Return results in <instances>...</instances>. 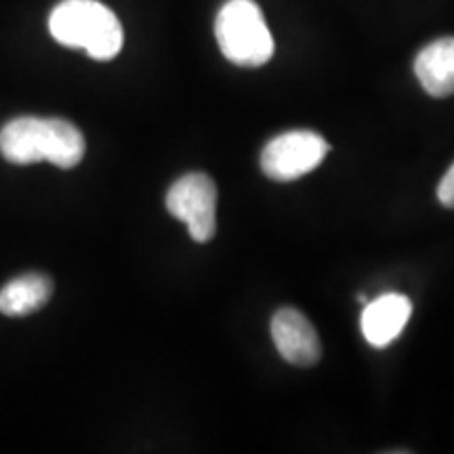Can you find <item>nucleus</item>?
<instances>
[{
	"instance_id": "nucleus-1",
	"label": "nucleus",
	"mask_w": 454,
	"mask_h": 454,
	"mask_svg": "<svg viewBox=\"0 0 454 454\" xmlns=\"http://www.w3.org/2000/svg\"><path fill=\"white\" fill-rule=\"evenodd\" d=\"M87 152L84 135L64 118L21 116L0 130V154L11 164L51 162L59 168H74Z\"/></svg>"
},
{
	"instance_id": "nucleus-2",
	"label": "nucleus",
	"mask_w": 454,
	"mask_h": 454,
	"mask_svg": "<svg viewBox=\"0 0 454 454\" xmlns=\"http://www.w3.org/2000/svg\"><path fill=\"white\" fill-rule=\"evenodd\" d=\"M49 32L59 44L87 51L98 61L114 59L124 44L121 21L98 0L59 3L49 15Z\"/></svg>"
},
{
	"instance_id": "nucleus-3",
	"label": "nucleus",
	"mask_w": 454,
	"mask_h": 454,
	"mask_svg": "<svg viewBox=\"0 0 454 454\" xmlns=\"http://www.w3.org/2000/svg\"><path fill=\"white\" fill-rule=\"evenodd\" d=\"M215 36L221 53L240 67L265 66L276 51L265 17L253 0H227L215 20Z\"/></svg>"
},
{
	"instance_id": "nucleus-4",
	"label": "nucleus",
	"mask_w": 454,
	"mask_h": 454,
	"mask_svg": "<svg viewBox=\"0 0 454 454\" xmlns=\"http://www.w3.org/2000/svg\"><path fill=\"white\" fill-rule=\"evenodd\" d=\"M328 144L314 130H288L278 135L261 152V170L271 181H294L325 162Z\"/></svg>"
},
{
	"instance_id": "nucleus-5",
	"label": "nucleus",
	"mask_w": 454,
	"mask_h": 454,
	"mask_svg": "<svg viewBox=\"0 0 454 454\" xmlns=\"http://www.w3.org/2000/svg\"><path fill=\"white\" fill-rule=\"evenodd\" d=\"M167 208L184 221L196 242H208L217 231V185L204 173H190L175 181L167 194Z\"/></svg>"
},
{
	"instance_id": "nucleus-6",
	"label": "nucleus",
	"mask_w": 454,
	"mask_h": 454,
	"mask_svg": "<svg viewBox=\"0 0 454 454\" xmlns=\"http://www.w3.org/2000/svg\"><path fill=\"white\" fill-rule=\"evenodd\" d=\"M271 339L284 360L308 368L320 362L322 345L311 322L294 308L278 309L271 317Z\"/></svg>"
},
{
	"instance_id": "nucleus-7",
	"label": "nucleus",
	"mask_w": 454,
	"mask_h": 454,
	"mask_svg": "<svg viewBox=\"0 0 454 454\" xmlns=\"http://www.w3.org/2000/svg\"><path fill=\"white\" fill-rule=\"evenodd\" d=\"M412 316V301L406 294L385 293L362 311V334L372 348H387L389 343L400 337Z\"/></svg>"
},
{
	"instance_id": "nucleus-8",
	"label": "nucleus",
	"mask_w": 454,
	"mask_h": 454,
	"mask_svg": "<svg viewBox=\"0 0 454 454\" xmlns=\"http://www.w3.org/2000/svg\"><path fill=\"white\" fill-rule=\"evenodd\" d=\"M414 74L431 98L454 95V36L429 43L414 59Z\"/></svg>"
},
{
	"instance_id": "nucleus-9",
	"label": "nucleus",
	"mask_w": 454,
	"mask_h": 454,
	"mask_svg": "<svg viewBox=\"0 0 454 454\" xmlns=\"http://www.w3.org/2000/svg\"><path fill=\"white\" fill-rule=\"evenodd\" d=\"M53 297V280L44 274H26L13 278L0 288V314L9 317L30 316L43 309Z\"/></svg>"
},
{
	"instance_id": "nucleus-10",
	"label": "nucleus",
	"mask_w": 454,
	"mask_h": 454,
	"mask_svg": "<svg viewBox=\"0 0 454 454\" xmlns=\"http://www.w3.org/2000/svg\"><path fill=\"white\" fill-rule=\"evenodd\" d=\"M438 200L442 202V207L454 208V164L446 170V175L440 181Z\"/></svg>"
}]
</instances>
